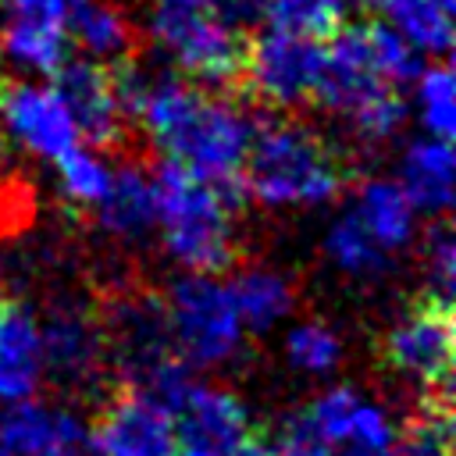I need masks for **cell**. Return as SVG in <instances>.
I'll list each match as a JSON object with an SVG mask.
<instances>
[{
	"label": "cell",
	"mask_w": 456,
	"mask_h": 456,
	"mask_svg": "<svg viewBox=\"0 0 456 456\" xmlns=\"http://www.w3.org/2000/svg\"><path fill=\"white\" fill-rule=\"evenodd\" d=\"M264 18L271 28L324 43L342 25V0H264Z\"/></svg>",
	"instance_id": "obj_24"
},
{
	"label": "cell",
	"mask_w": 456,
	"mask_h": 456,
	"mask_svg": "<svg viewBox=\"0 0 456 456\" xmlns=\"http://www.w3.org/2000/svg\"><path fill=\"white\" fill-rule=\"evenodd\" d=\"M331 456H392V445H367V442H338Z\"/></svg>",
	"instance_id": "obj_35"
},
{
	"label": "cell",
	"mask_w": 456,
	"mask_h": 456,
	"mask_svg": "<svg viewBox=\"0 0 456 456\" xmlns=\"http://www.w3.org/2000/svg\"><path fill=\"white\" fill-rule=\"evenodd\" d=\"M0 125L25 150L46 160H57L64 150L78 142L75 121L53 89L28 86L7 75H0Z\"/></svg>",
	"instance_id": "obj_13"
},
{
	"label": "cell",
	"mask_w": 456,
	"mask_h": 456,
	"mask_svg": "<svg viewBox=\"0 0 456 456\" xmlns=\"http://www.w3.org/2000/svg\"><path fill=\"white\" fill-rule=\"evenodd\" d=\"M39 353L43 374L68 395L93 392L96 385H103V374L110 367L100 317L75 299L57 303L46 321H39Z\"/></svg>",
	"instance_id": "obj_8"
},
{
	"label": "cell",
	"mask_w": 456,
	"mask_h": 456,
	"mask_svg": "<svg viewBox=\"0 0 456 456\" xmlns=\"http://www.w3.org/2000/svg\"><path fill=\"white\" fill-rule=\"evenodd\" d=\"M360 7H374V4H381V0H356Z\"/></svg>",
	"instance_id": "obj_38"
},
{
	"label": "cell",
	"mask_w": 456,
	"mask_h": 456,
	"mask_svg": "<svg viewBox=\"0 0 456 456\" xmlns=\"http://www.w3.org/2000/svg\"><path fill=\"white\" fill-rule=\"evenodd\" d=\"M392 25L417 46L435 53L438 61L452 50V11L442 0H381Z\"/></svg>",
	"instance_id": "obj_22"
},
{
	"label": "cell",
	"mask_w": 456,
	"mask_h": 456,
	"mask_svg": "<svg viewBox=\"0 0 456 456\" xmlns=\"http://www.w3.org/2000/svg\"><path fill=\"white\" fill-rule=\"evenodd\" d=\"M420 78V114H424V125L428 132H435V139H452V71L445 61L431 64L428 71L417 75Z\"/></svg>",
	"instance_id": "obj_29"
},
{
	"label": "cell",
	"mask_w": 456,
	"mask_h": 456,
	"mask_svg": "<svg viewBox=\"0 0 456 456\" xmlns=\"http://www.w3.org/2000/svg\"><path fill=\"white\" fill-rule=\"evenodd\" d=\"M228 456H278V452H274V445H271L267 438H260V435H246Z\"/></svg>",
	"instance_id": "obj_36"
},
{
	"label": "cell",
	"mask_w": 456,
	"mask_h": 456,
	"mask_svg": "<svg viewBox=\"0 0 456 456\" xmlns=\"http://www.w3.org/2000/svg\"><path fill=\"white\" fill-rule=\"evenodd\" d=\"M43 381L39 353V317L18 303L0 299V399L18 403L36 395Z\"/></svg>",
	"instance_id": "obj_15"
},
{
	"label": "cell",
	"mask_w": 456,
	"mask_h": 456,
	"mask_svg": "<svg viewBox=\"0 0 456 456\" xmlns=\"http://www.w3.org/2000/svg\"><path fill=\"white\" fill-rule=\"evenodd\" d=\"M381 360L424 385V392L452 395V306L424 296L381 338Z\"/></svg>",
	"instance_id": "obj_9"
},
{
	"label": "cell",
	"mask_w": 456,
	"mask_h": 456,
	"mask_svg": "<svg viewBox=\"0 0 456 456\" xmlns=\"http://www.w3.org/2000/svg\"><path fill=\"white\" fill-rule=\"evenodd\" d=\"M53 164H57V171H61L64 192H68L75 203L96 207V203L103 200V192H107V185H110V171H107V164H103L96 153L71 146V150H64Z\"/></svg>",
	"instance_id": "obj_27"
},
{
	"label": "cell",
	"mask_w": 456,
	"mask_h": 456,
	"mask_svg": "<svg viewBox=\"0 0 456 456\" xmlns=\"http://www.w3.org/2000/svg\"><path fill=\"white\" fill-rule=\"evenodd\" d=\"M363 32H367L374 64L385 75V82H392L399 89V86H406V82H413L420 75V57H417L413 43L399 28H388L385 21L370 18V21H363Z\"/></svg>",
	"instance_id": "obj_26"
},
{
	"label": "cell",
	"mask_w": 456,
	"mask_h": 456,
	"mask_svg": "<svg viewBox=\"0 0 456 456\" xmlns=\"http://www.w3.org/2000/svg\"><path fill=\"white\" fill-rule=\"evenodd\" d=\"M153 192H157V224L164 232L167 253L196 274L228 271L235 260V242H232L235 207L221 196V189L189 175L182 164L167 160L153 178Z\"/></svg>",
	"instance_id": "obj_3"
},
{
	"label": "cell",
	"mask_w": 456,
	"mask_h": 456,
	"mask_svg": "<svg viewBox=\"0 0 456 456\" xmlns=\"http://www.w3.org/2000/svg\"><path fill=\"white\" fill-rule=\"evenodd\" d=\"M157 43L175 57L189 82L210 89H239L249 53V32L210 7H157Z\"/></svg>",
	"instance_id": "obj_4"
},
{
	"label": "cell",
	"mask_w": 456,
	"mask_h": 456,
	"mask_svg": "<svg viewBox=\"0 0 456 456\" xmlns=\"http://www.w3.org/2000/svg\"><path fill=\"white\" fill-rule=\"evenodd\" d=\"M232 296L242 317V328L267 331L292 310V285L274 271H242L232 281Z\"/></svg>",
	"instance_id": "obj_21"
},
{
	"label": "cell",
	"mask_w": 456,
	"mask_h": 456,
	"mask_svg": "<svg viewBox=\"0 0 456 456\" xmlns=\"http://www.w3.org/2000/svg\"><path fill=\"white\" fill-rule=\"evenodd\" d=\"M392 456H452V395L424 392V406L395 431Z\"/></svg>",
	"instance_id": "obj_23"
},
{
	"label": "cell",
	"mask_w": 456,
	"mask_h": 456,
	"mask_svg": "<svg viewBox=\"0 0 456 456\" xmlns=\"http://www.w3.org/2000/svg\"><path fill=\"white\" fill-rule=\"evenodd\" d=\"M61 7H64V32H71V39L82 50H89L103 64H118L132 57L135 46L132 25L110 0H61Z\"/></svg>",
	"instance_id": "obj_17"
},
{
	"label": "cell",
	"mask_w": 456,
	"mask_h": 456,
	"mask_svg": "<svg viewBox=\"0 0 456 456\" xmlns=\"http://www.w3.org/2000/svg\"><path fill=\"white\" fill-rule=\"evenodd\" d=\"M278 456H331V442L321 435L314 417L306 410H296L281 420L278 438H274Z\"/></svg>",
	"instance_id": "obj_32"
},
{
	"label": "cell",
	"mask_w": 456,
	"mask_h": 456,
	"mask_svg": "<svg viewBox=\"0 0 456 456\" xmlns=\"http://www.w3.org/2000/svg\"><path fill=\"white\" fill-rule=\"evenodd\" d=\"M349 121H353V128H356V135L363 142H385V139H392L403 128L406 100L399 96V89H385L374 100H367L360 110H353Z\"/></svg>",
	"instance_id": "obj_30"
},
{
	"label": "cell",
	"mask_w": 456,
	"mask_h": 456,
	"mask_svg": "<svg viewBox=\"0 0 456 456\" xmlns=\"http://www.w3.org/2000/svg\"><path fill=\"white\" fill-rule=\"evenodd\" d=\"M107 342L110 367L121 370L125 385H139L157 363L175 356V335L167 321L164 299H157L146 289L114 292L110 303L96 314Z\"/></svg>",
	"instance_id": "obj_7"
},
{
	"label": "cell",
	"mask_w": 456,
	"mask_h": 456,
	"mask_svg": "<svg viewBox=\"0 0 456 456\" xmlns=\"http://www.w3.org/2000/svg\"><path fill=\"white\" fill-rule=\"evenodd\" d=\"M89 449L100 456H178L175 420L132 385L110 392L89 431Z\"/></svg>",
	"instance_id": "obj_10"
},
{
	"label": "cell",
	"mask_w": 456,
	"mask_h": 456,
	"mask_svg": "<svg viewBox=\"0 0 456 456\" xmlns=\"http://www.w3.org/2000/svg\"><path fill=\"white\" fill-rule=\"evenodd\" d=\"M239 175L246 192L267 207H310L338 196L353 167L314 128L299 121H267L253 128Z\"/></svg>",
	"instance_id": "obj_2"
},
{
	"label": "cell",
	"mask_w": 456,
	"mask_h": 456,
	"mask_svg": "<svg viewBox=\"0 0 456 456\" xmlns=\"http://www.w3.org/2000/svg\"><path fill=\"white\" fill-rule=\"evenodd\" d=\"M285 349H289L292 367H299V370H306V374H324V370H331V367L338 363V356H342L338 335L328 331V328L317 324V321L292 328Z\"/></svg>",
	"instance_id": "obj_28"
},
{
	"label": "cell",
	"mask_w": 456,
	"mask_h": 456,
	"mask_svg": "<svg viewBox=\"0 0 456 456\" xmlns=\"http://www.w3.org/2000/svg\"><path fill=\"white\" fill-rule=\"evenodd\" d=\"M363 228L378 239L381 249H399L413 239V221H417V207L410 203V196L403 192L399 182L388 178H370L360 185V200L353 210Z\"/></svg>",
	"instance_id": "obj_19"
},
{
	"label": "cell",
	"mask_w": 456,
	"mask_h": 456,
	"mask_svg": "<svg viewBox=\"0 0 456 456\" xmlns=\"http://www.w3.org/2000/svg\"><path fill=\"white\" fill-rule=\"evenodd\" d=\"M96 221L114 239H142L157 224L153 178H146L139 164H121L110 175L103 200L96 203Z\"/></svg>",
	"instance_id": "obj_16"
},
{
	"label": "cell",
	"mask_w": 456,
	"mask_h": 456,
	"mask_svg": "<svg viewBox=\"0 0 456 456\" xmlns=\"http://www.w3.org/2000/svg\"><path fill=\"white\" fill-rule=\"evenodd\" d=\"M424 256H428V296L452 306V285H456L452 264H456V246H452V232H449V221H445V217H438V221L428 228Z\"/></svg>",
	"instance_id": "obj_31"
},
{
	"label": "cell",
	"mask_w": 456,
	"mask_h": 456,
	"mask_svg": "<svg viewBox=\"0 0 456 456\" xmlns=\"http://www.w3.org/2000/svg\"><path fill=\"white\" fill-rule=\"evenodd\" d=\"M139 125L167 153V160L217 185L235 210L242 207L246 185L239 171L256 125L239 107H232L224 96L203 93L196 82L164 75L150 78Z\"/></svg>",
	"instance_id": "obj_1"
},
{
	"label": "cell",
	"mask_w": 456,
	"mask_h": 456,
	"mask_svg": "<svg viewBox=\"0 0 456 456\" xmlns=\"http://www.w3.org/2000/svg\"><path fill=\"white\" fill-rule=\"evenodd\" d=\"M0 449L11 456H86L89 431L71 410L28 395L0 413Z\"/></svg>",
	"instance_id": "obj_14"
},
{
	"label": "cell",
	"mask_w": 456,
	"mask_h": 456,
	"mask_svg": "<svg viewBox=\"0 0 456 456\" xmlns=\"http://www.w3.org/2000/svg\"><path fill=\"white\" fill-rule=\"evenodd\" d=\"M360 406V395L353 388H331L324 392L321 399H314V406H306V413L314 417V424L321 428V435L338 445L349 431V420H353V410Z\"/></svg>",
	"instance_id": "obj_33"
},
{
	"label": "cell",
	"mask_w": 456,
	"mask_h": 456,
	"mask_svg": "<svg viewBox=\"0 0 456 456\" xmlns=\"http://www.w3.org/2000/svg\"><path fill=\"white\" fill-rule=\"evenodd\" d=\"M53 93L75 121V132L100 150H118L128 135V118L121 114L114 75L103 61L64 57L53 71Z\"/></svg>",
	"instance_id": "obj_11"
},
{
	"label": "cell",
	"mask_w": 456,
	"mask_h": 456,
	"mask_svg": "<svg viewBox=\"0 0 456 456\" xmlns=\"http://www.w3.org/2000/svg\"><path fill=\"white\" fill-rule=\"evenodd\" d=\"M160 7H207L210 0H157Z\"/></svg>",
	"instance_id": "obj_37"
},
{
	"label": "cell",
	"mask_w": 456,
	"mask_h": 456,
	"mask_svg": "<svg viewBox=\"0 0 456 456\" xmlns=\"http://www.w3.org/2000/svg\"><path fill=\"white\" fill-rule=\"evenodd\" d=\"M403 192L424 214L445 217L452 207V150L445 139L413 142L403 153Z\"/></svg>",
	"instance_id": "obj_18"
},
{
	"label": "cell",
	"mask_w": 456,
	"mask_h": 456,
	"mask_svg": "<svg viewBox=\"0 0 456 456\" xmlns=\"http://www.w3.org/2000/svg\"><path fill=\"white\" fill-rule=\"evenodd\" d=\"M321 53H324V43L317 39L281 32V28H264L260 36H249L246 71L239 89L267 110L306 107L314 103Z\"/></svg>",
	"instance_id": "obj_6"
},
{
	"label": "cell",
	"mask_w": 456,
	"mask_h": 456,
	"mask_svg": "<svg viewBox=\"0 0 456 456\" xmlns=\"http://www.w3.org/2000/svg\"><path fill=\"white\" fill-rule=\"evenodd\" d=\"M0 50L43 75H53L68 57V32L61 18H32L11 14L0 28Z\"/></svg>",
	"instance_id": "obj_20"
},
{
	"label": "cell",
	"mask_w": 456,
	"mask_h": 456,
	"mask_svg": "<svg viewBox=\"0 0 456 456\" xmlns=\"http://www.w3.org/2000/svg\"><path fill=\"white\" fill-rule=\"evenodd\" d=\"M395 89L392 82H385V75L374 64L363 21L356 25H338V32L331 39H324V53H321V71H317V86H314V103L338 110V114H353L360 110L367 100H374L378 93Z\"/></svg>",
	"instance_id": "obj_12"
},
{
	"label": "cell",
	"mask_w": 456,
	"mask_h": 456,
	"mask_svg": "<svg viewBox=\"0 0 456 456\" xmlns=\"http://www.w3.org/2000/svg\"><path fill=\"white\" fill-rule=\"evenodd\" d=\"M210 11H217L221 18H228L232 25H249L264 14V0H210Z\"/></svg>",
	"instance_id": "obj_34"
},
{
	"label": "cell",
	"mask_w": 456,
	"mask_h": 456,
	"mask_svg": "<svg viewBox=\"0 0 456 456\" xmlns=\"http://www.w3.org/2000/svg\"><path fill=\"white\" fill-rule=\"evenodd\" d=\"M324 246H328V256L335 260V267H342L349 274H378L385 267V253H388L378 246V239L363 228V221L356 214L338 217L328 232Z\"/></svg>",
	"instance_id": "obj_25"
},
{
	"label": "cell",
	"mask_w": 456,
	"mask_h": 456,
	"mask_svg": "<svg viewBox=\"0 0 456 456\" xmlns=\"http://www.w3.org/2000/svg\"><path fill=\"white\" fill-rule=\"evenodd\" d=\"M0 456H11V452H4V449H0Z\"/></svg>",
	"instance_id": "obj_39"
},
{
	"label": "cell",
	"mask_w": 456,
	"mask_h": 456,
	"mask_svg": "<svg viewBox=\"0 0 456 456\" xmlns=\"http://www.w3.org/2000/svg\"><path fill=\"white\" fill-rule=\"evenodd\" d=\"M167 321L175 335V349H182L192 363H221L239 349L242 317L232 296V285L214 281V274H189L171 285Z\"/></svg>",
	"instance_id": "obj_5"
}]
</instances>
